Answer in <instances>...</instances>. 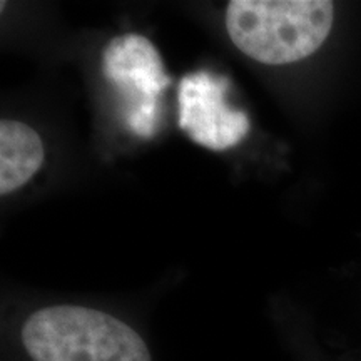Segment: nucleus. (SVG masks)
I'll list each match as a JSON object with an SVG mask.
<instances>
[{
	"label": "nucleus",
	"mask_w": 361,
	"mask_h": 361,
	"mask_svg": "<svg viewBox=\"0 0 361 361\" xmlns=\"http://www.w3.org/2000/svg\"><path fill=\"white\" fill-rule=\"evenodd\" d=\"M328 0H233L226 29L233 44L266 66L303 61L322 47L333 27Z\"/></svg>",
	"instance_id": "1"
},
{
	"label": "nucleus",
	"mask_w": 361,
	"mask_h": 361,
	"mask_svg": "<svg viewBox=\"0 0 361 361\" xmlns=\"http://www.w3.org/2000/svg\"><path fill=\"white\" fill-rule=\"evenodd\" d=\"M34 361H152L133 328L102 311L59 305L35 311L22 326Z\"/></svg>",
	"instance_id": "2"
},
{
	"label": "nucleus",
	"mask_w": 361,
	"mask_h": 361,
	"mask_svg": "<svg viewBox=\"0 0 361 361\" xmlns=\"http://www.w3.org/2000/svg\"><path fill=\"white\" fill-rule=\"evenodd\" d=\"M102 72L124 99L128 128L142 137L154 135L159 96L171 84L154 45L137 34L112 39L102 54Z\"/></svg>",
	"instance_id": "3"
},
{
	"label": "nucleus",
	"mask_w": 361,
	"mask_h": 361,
	"mask_svg": "<svg viewBox=\"0 0 361 361\" xmlns=\"http://www.w3.org/2000/svg\"><path fill=\"white\" fill-rule=\"evenodd\" d=\"M229 79L194 72L179 84V128L194 142L213 151L238 146L250 133V119L226 101Z\"/></svg>",
	"instance_id": "4"
},
{
	"label": "nucleus",
	"mask_w": 361,
	"mask_h": 361,
	"mask_svg": "<svg viewBox=\"0 0 361 361\" xmlns=\"http://www.w3.org/2000/svg\"><path fill=\"white\" fill-rule=\"evenodd\" d=\"M44 162V144L32 128L19 121L0 123V194L7 196L34 178Z\"/></svg>",
	"instance_id": "5"
}]
</instances>
